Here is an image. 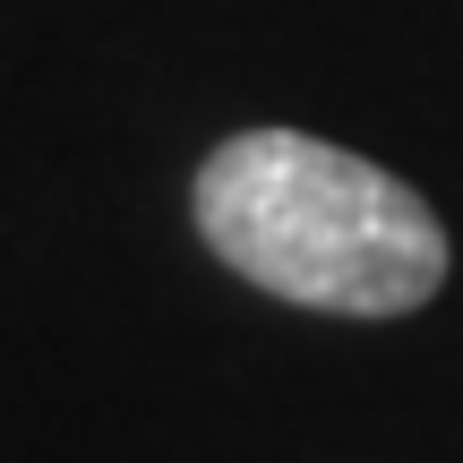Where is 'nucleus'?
<instances>
[{
  "mask_svg": "<svg viewBox=\"0 0 463 463\" xmlns=\"http://www.w3.org/2000/svg\"><path fill=\"white\" fill-rule=\"evenodd\" d=\"M189 215L241 283L326 317H412L455 258L412 181L309 129L223 137L198 164Z\"/></svg>",
  "mask_w": 463,
  "mask_h": 463,
  "instance_id": "nucleus-1",
  "label": "nucleus"
}]
</instances>
